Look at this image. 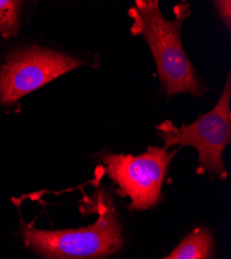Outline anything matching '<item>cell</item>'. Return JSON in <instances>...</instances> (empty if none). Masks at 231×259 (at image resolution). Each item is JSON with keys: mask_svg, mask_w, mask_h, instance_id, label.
<instances>
[{"mask_svg": "<svg viewBox=\"0 0 231 259\" xmlns=\"http://www.w3.org/2000/svg\"><path fill=\"white\" fill-rule=\"evenodd\" d=\"M163 259H167V257H166V258H163Z\"/></svg>", "mask_w": 231, "mask_h": 259, "instance_id": "obj_9", "label": "cell"}, {"mask_svg": "<svg viewBox=\"0 0 231 259\" xmlns=\"http://www.w3.org/2000/svg\"><path fill=\"white\" fill-rule=\"evenodd\" d=\"M82 63L78 58L36 46L15 52L0 71V103H15Z\"/></svg>", "mask_w": 231, "mask_h": 259, "instance_id": "obj_5", "label": "cell"}, {"mask_svg": "<svg viewBox=\"0 0 231 259\" xmlns=\"http://www.w3.org/2000/svg\"><path fill=\"white\" fill-rule=\"evenodd\" d=\"M231 80L228 74L223 93L213 109L200 115L191 124L175 126L165 120L156 126L165 149L175 145L193 146L199 154V174L208 172L221 180L227 179L222 154L231 139Z\"/></svg>", "mask_w": 231, "mask_h": 259, "instance_id": "obj_3", "label": "cell"}, {"mask_svg": "<svg viewBox=\"0 0 231 259\" xmlns=\"http://www.w3.org/2000/svg\"><path fill=\"white\" fill-rule=\"evenodd\" d=\"M216 8L219 11L221 18L223 19L224 23L227 25L228 28L231 26V2L230 0H219L216 2Z\"/></svg>", "mask_w": 231, "mask_h": 259, "instance_id": "obj_8", "label": "cell"}, {"mask_svg": "<svg viewBox=\"0 0 231 259\" xmlns=\"http://www.w3.org/2000/svg\"><path fill=\"white\" fill-rule=\"evenodd\" d=\"M214 253V239L207 228L198 227L167 256V259H211Z\"/></svg>", "mask_w": 231, "mask_h": 259, "instance_id": "obj_6", "label": "cell"}, {"mask_svg": "<svg viewBox=\"0 0 231 259\" xmlns=\"http://www.w3.org/2000/svg\"><path fill=\"white\" fill-rule=\"evenodd\" d=\"M100 204L95 224L65 230H41L22 222L21 234L26 247L47 259H102L123 245L118 213L110 197Z\"/></svg>", "mask_w": 231, "mask_h": 259, "instance_id": "obj_2", "label": "cell"}, {"mask_svg": "<svg viewBox=\"0 0 231 259\" xmlns=\"http://www.w3.org/2000/svg\"><path fill=\"white\" fill-rule=\"evenodd\" d=\"M21 5L16 0H0V33L5 38L13 37L19 31Z\"/></svg>", "mask_w": 231, "mask_h": 259, "instance_id": "obj_7", "label": "cell"}, {"mask_svg": "<svg viewBox=\"0 0 231 259\" xmlns=\"http://www.w3.org/2000/svg\"><path fill=\"white\" fill-rule=\"evenodd\" d=\"M129 14L133 19L132 32L141 34L148 42L167 95L188 93L203 96L205 89L197 80L180 40L181 26L191 15L190 5H177L172 20L162 16L156 0H137Z\"/></svg>", "mask_w": 231, "mask_h": 259, "instance_id": "obj_1", "label": "cell"}, {"mask_svg": "<svg viewBox=\"0 0 231 259\" xmlns=\"http://www.w3.org/2000/svg\"><path fill=\"white\" fill-rule=\"evenodd\" d=\"M176 152L153 146L138 156L106 154L102 160L118 193L131 198L130 209L145 210L160 202L162 185Z\"/></svg>", "mask_w": 231, "mask_h": 259, "instance_id": "obj_4", "label": "cell"}]
</instances>
